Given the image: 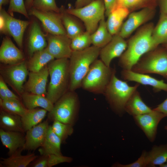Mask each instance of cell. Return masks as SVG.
<instances>
[{"instance_id": "cell-1", "label": "cell", "mask_w": 167, "mask_h": 167, "mask_svg": "<svg viewBox=\"0 0 167 167\" xmlns=\"http://www.w3.org/2000/svg\"><path fill=\"white\" fill-rule=\"evenodd\" d=\"M154 27L152 23L144 25L129 40L127 48L119 60L122 69L131 70L143 56L159 46L152 36Z\"/></svg>"}, {"instance_id": "cell-2", "label": "cell", "mask_w": 167, "mask_h": 167, "mask_svg": "<svg viewBox=\"0 0 167 167\" xmlns=\"http://www.w3.org/2000/svg\"><path fill=\"white\" fill-rule=\"evenodd\" d=\"M47 67L50 79L46 97L53 104L69 90V59H56Z\"/></svg>"}, {"instance_id": "cell-3", "label": "cell", "mask_w": 167, "mask_h": 167, "mask_svg": "<svg viewBox=\"0 0 167 167\" xmlns=\"http://www.w3.org/2000/svg\"><path fill=\"white\" fill-rule=\"evenodd\" d=\"M101 48L90 46L84 50L73 51L69 59V90L81 87L82 82L92 64L99 55Z\"/></svg>"}, {"instance_id": "cell-4", "label": "cell", "mask_w": 167, "mask_h": 167, "mask_svg": "<svg viewBox=\"0 0 167 167\" xmlns=\"http://www.w3.org/2000/svg\"><path fill=\"white\" fill-rule=\"evenodd\" d=\"M114 68L110 81L104 93L110 108L116 114L122 116L125 112L127 101L137 89L139 84L129 85L126 81L118 78Z\"/></svg>"}, {"instance_id": "cell-5", "label": "cell", "mask_w": 167, "mask_h": 167, "mask_svg": "<svg viewBox=\"0 0 167 167\" xmlns=\"http://www.w3.org/2000/svg\"><path fill=\"white\" fill-rule=\"evenodd\" d=\"M79 108L78 95L75 91L69 90L54 104L52 109L49 112L48 119L74 126L77 119Z\"/></svg>"}, {"instance_id": "cell-6", "label": "cell", "mask_w": 167, "mask_h": 167, "mask_svg": "<svg viewBox=\"0 0 167 167\" xmlns=\"http://www.w3.org/2000/svg\"><path fill=\"white\" fill-rule=\"evenodd\" d=\"M114 68L97 59L91 66L83 79L82 88L93 93L103 94L111 79Z\"/></svg>"}, {"instance_id": "cell-7", "label": "cell", "mask_w": 167, "mask_h": 167, "mask_svg": "<svg viewBox=\"0 0 167 167\" xmlns=\"http://www.w3.org/2000/svg\"><path fill=\"white\" fill-rule=\"evenodd\" d=\"M132 71L159 75L167 80V51L159 46L143 56L132 67Z\"/></svg>"}, {"instance_id": "cell-8", "label": "cell", "mask_w": 167, "mask_h": 167, "mask_svg": "<svg viewBox=\"0 0 167 167\" xmlns=\"http://www.w3.org/2000/svg\"><path fill=\"white\" fill-rule=\"evenodd\" d=\"M66 11L81 20L86 31L91 34L96 30L100 21L105 16V8L103 0H94L82 7H70Z\"/></svg>"}, {"instance_id": "cell-9", "label": "cell", "mask_w": 167, "mask_h": 167, "mask_svg": "<svg viewBox=\"0 0 167 167\" xmlns=\"http://www.w3.org/2000/svg\"><path fill=\"white\" fill-rule=\"evenodd\" d=\"M0 14L1 31L8 32L18 46L22 48L24 34L29 22L14 18L2 8Z\"/></svg>"}, {"instance_id": "cell-10", "label": "cell", "mask_w": 167, "mask_h": 167, "mask_svg": "<svg viewBox=\"0 0 167 167\" xmlns=\"http://www.w3.org/2000/svg\"><path fill=\"white\" fill-rule=\"evenodd\" d=\"M29 14L39 19L45 30L50 34L67 35L60 13L42 11L32 7L29 11Z\"/></svg>"}, {"instance_id": "cell-11", "label": "cell", "mask_w": 167, "mask_h": 167, "mask_svg": "<svg viewBox=\"0 0 167 167\" xmlns=\"http://www.w3.org/2000/svg\"><path fill=\"white\" fill-rule=\"evenodd\" d=\"M167 115L152 109L149 113L133 116L137 126L142 130L148 140L153 142L155 139L158 124Z\"/></svg>"}, {"instance_id": "cell-12", "label": "cell", "mask_w": 167, "mask_h": 167, "mask_svg": "<svg viewBox=\"0 0 167 167\" xmlns=\"http://www.w3.org/2000/svg\"><path fill=\"white\" fill-rule=\"evenodd\" d=\"M155 12V9L150 8L131 12L123 24L118 34L124 39L128 37L140 26L152 19Z\"/></svg>"}, {"instance_id": "cell-13", "label": "cell", "mask_w": 167, "mask_h": 167, "mask_svg": "<svg viewBox=\"0 0 167 167\" xmlns=\"http://www.w3.org/2000/svg\"><path fill=\"white\" fill-rule=\"evenodd\" d=\"M71 41L67 35L51 34L48 37L46 48L54 58L69 59L73 51L71 47Z\"/></svg>"}, {"instance_id": "cell-14", "label": "cell", "mask_w": 167, "mask_h": 167, "mask_svg": "<svg viewBox=\"0 0 167 167\" xmlns=\"http://www.w3.org/2000/svg\"><path fill=\"white\" fill-rule=\"evenodd\" d=\"M127 42L118 33L113 36L111 41L101 48L99 55L101 60L110 67L112 60L120 57L127 48Z\"/></svg>"}, {"instance_id": "cell-15", "label": "cell", "mask_w": 167, "mask_h": 167, "mask_svg": "<svg viewBox=\"0 0 167 167\" xmlns=\"http://www.w3.org/2000/svg\"><path fill=\"white\" fill-rule=\"evenodd\" d=\"M49 125L48 119L27 130L24 150H35L41 147L45 141Z\"/></svg>"}, {"instance_id": "cell-16", "label": "cell", "mask_w": 167, "mask_h": 167, "mask_svg": "<svg viewBox=\"0 0 167 167\" xmlns=\"http://www.w3.org/2000/svg\"><path fill=\"white\" fill-rule=\"evenodd\" d=\"M24 87L28 92L44 96L46 95V86L49 75L47 66L37 72L30 71Z\"/></svg>"}, {"instance_id": "cell-17", "label": "cell", "mask_w": 167, "mask_h": 167, "mask_svg": "<svg viewBox=\"0 0 167 167\" xmlns=\"http://www.w3.org/2000/svg\"><path fill=\"white\" fill-rule=\"evenodd\" d=\"M121 76L125 80L151 86L155 92L162 90L167 92V84L163 80H158L145 74L135 72L131 70L122 69Z\"/></svg>"}, {"instance_id": "cell-18", "label": "cell", "mask_w": 167, "mask_h": 167, "mask_svg": "<svg viewBox=\"0 0 167 167\" xmlns=\"http://www.w3.org/2000/svg\"><path fill=\"white\" fill-rule=\"evenodd\" d=\"M23 58L22 52L11 39L8 37L4 38L0 48V61L6 64L13 65L22 62Z\"/></svg>"}, {"instance_id": "cell-19", "label": "cell", "mask_w": 167, "mask_h": 167, "mask_svg": "<svg viewBox=\"0 0 167 167\" xmlns=\"http://www.w3.org/2000/svg\"><path fill=\"white\" fill-rule=\"evenodd\" d=\"M24 133L0 129V138L3 146L8 149L9 156L18 150L23 148L25 142ZM24 150V149H23Z\"/></svg>"}, {"instance_id": "cell-20", "label": "cell", "mask_w": 167, "mask_h": 167, "mask_svg": "<svg viewBox=\"0 0 167 167\" xmlns=\"http://www.w3.org/2000/svg\"><path fill=\"white\" fill-rule=\"evenodd\" d=\"M28 66L24 61L13 65L8 68L6 75L12 85L19 92H21L23 84L28 74Z\"/></svg>"}, {"instance_id": "cell-21", "label": "cell", "mask_w": 167, "mask_h": 167, "mask_svg": "<svg viewBox=\"0 0 167 167\" xmlns=\"http://www.w3.org/2000/svg\"><path fill=\"white\" fill-rule=\"evenodd\" d=\"M130 13L125 7L116 6L109 13L106 22L107 28L112 36L118 33L124 20Z\"/></svg>"}, {"instance_id": "cell-22", "label": "cell", "mask_w": 167, "mask_h": 167, "mask_svg": "<svg viewBox=\"0 0 167 167\" xmlns=\"http://www.w3.org/2000/svg\"><path fill=\"white\" fill-rule=\"evenodd\" d=\"M60 13L67 35L71 40L85 32L84 26L76 17L67 12L63 6L60 8Z\"/></svg>"}, {"instance_id": "cell-23", "label": "cell", "mask_w": 167, "mask_h": 167, "mask_svg": "<svg viewBox=\"0 0 167 167\" xmlns=\"http://www.w3.org/2000/svg\"><path fill=\"white\" fill-rule=\"evenodd\" d=\"M23 150V148L19 149L8 158H1L0 167H26L38 157L34 153L21 155Z\"/></svg>"}, {"instance_id": "cell-24", "label": "cell", "mask_w": 167, "mask_h": 167, "mask_svg": "<svg viewBox=\"0 0 167 167\" xmlns=\"http://www.w3.org/2000/svg\"><path fill=\"white\" fill-rule=\"evenodd\" d=\"M47 44L39 25L36 22L32 24L28 40V52L31 57L36 52L46 47Z\"/></svg>"}, {"instance_id": "cell-25", "label": "cell", "mask_w": 167, "mask_h": 167, "mask_svg": "<svg viewBox=\"0 0 167 167\" xmlns=\"http://www.w3.org/2000/svg\"><path fill=\"white\" fill-rule=\"evenodd\" d=\"M62 143L60 138L52 130L51 126L49 125L45 141L39 152L41 155H62L61 148Z\"/></svg>"}, {"instance_id": "cell-26", "label": "cell", "mask_w": 167, "mask_h": 167, "mask_svg": "<svg viewBox=\"0 0 167 167\" xmlns=\"http://www.w3.org/2000/svg\"><path fill=\"white\" fill-rule=\"evenodd\" d=\"M21 96L24 105L28 109L40 107L49 112L53 108L54 104L43 96L26 92L23 93Z\"/></svg>"}, {"instance_id": "cell-27", "label": "cell", "mask_w": 167, "mask_h": 167, "mask_svg": "<svg viewBox=\"0 0 167 167\" xmlns=\"http://www.w3.org/2000/svg\"><path fill=\"white\" fill-rule=\"evenodd\" d=\"M125 110V112L134 116L150 112L152 109L144 102L139 92L136 90L126 103Z\"/></svg>"}, {"instance_id": "cell-28", "label": "cell", "mask_w": 167, "mask_h": 167, "mask_svg": "<svg viewBox=\"0 0 167 167\" xmlns=\"http://www.w3.org/2000/svg\"><path fill=\"white\" fill-rule=\"evenodd\" d=\"M0 129L7 131L25 132L21 116L5 111L2 109L0 113Z\"/></svg>"}, {"instance_id": "cell-29", "label": "cell", "mask_w": 167, "mask_h": 167, "mask_svg": "<svg viewBox=\"0 0 167 167\" xmlns=\"http://www.w3.org/2000/svg\"><path fill=\"white\" fill-rule=\"evenodd\" d=\"M146 159L147 167L160 166L167 161V143L153 146L151 150L146 151Z\"/></svg>"}, {"instance_id": "cell-30", "label": "cell", "mask_w": 167, "mask_h": 167, "mask_svg": "<svg viewBox=\"0 0 167 167\" xmlns=\"http://www.w3.org/2000/svg\"><path fill=\"white\" fill-rule=\"evenodd\" d=\"M113 36L107 28L104 17L100 21L96 30L91 35L92 45L101 49L111 41Z\"/></svg>"}, {"instance_id": "cell-31", "label": "cell", "mask_w": 167, "mask_h": 167, "mask_svg": "<svg viewBox=\"0 0 167 167\" xmlns=\"http://www.w3.org/2000/svg\"><path fill=\"white\" fill-rule=\"evenodd\" d=\"M54 58L46 48L34 53L28 62V68L30 71H38Z\"/></svg>"}, {"instance_id": "cell-32", "label": "cell", "mask_w": 167, "mask_h": 167, "mask_svg": "<svg viewBox=\"0 0 167 167\" xmlns=\"http://www.w3.org/2000/svg\"><path fill=\"white\" fill-rule=\"evenodd\" d=\"M47 111L42 108L28 109L21 117L22 126L25 132L41 122L45 117Z\"/></svg>"}, {"instance_id": "cell-33", "label": "cell", "mask_w": 167, "mask_h": 167, "mask_svg": "<svg viewBox=\"0 0 167 167\" xmlns=\"http://www.w3.org/2000/svg\"><path fill=\"white\" fill-rule=\"evenodd\" d=\"M152 36L158 45L167 43V15L161 13L158 22L153 29Z\"/></svg>"}, {"instance_id": "cell-34", "label": "cell", "mask_w": 167, "mask_h": 167, "mask_svg": "<svg viewBox=\"0 0 167 167\" xmlns=\"http://www.w3.org/2000/svg\"><path fill=\"white\" fill-rule=\"evenodd\" d=\"M158 0H117L115 6L125 7L130 12L145 8L155 9Z\"/></svg>"}, {"instance_id": "cell-35", "label": "cell", "mask_w": 167, "mask_h": 167, "mask_svg": "<svg viewBox=\"0 0 167 167\" xmlns=\"http://www.w3.org/2000/svg\"><path fill=\"white\" fill-rule=\"evenodd\" d=\"M0 105L2 110L21 117L24 116L28 110L19 99L2 100L0 99Z\"/></svg>"}, {"instance_id": "cell-36", "label": "cell", "mask_w": 167, "mask_h": 167, "mask_svg": "<svg viewBox=\"0 0 167 167\" xmlns=\"http://www.w3.org/2000/svg\"><path fill=\"white\" fill-rule=\"evenodd\" d=\"M51 127L54 132L61 140L62 143L65 142L68 137L74 131L73 125L57 120L53 121Z\"/></svg>"}, {"instance_id": "cell-37", "label": "cell", "mask_w": 167, "mask_h": 167, "mask_svg": "<svg viewBox=\"0 0 167 167\" xmlns=\"http://www.w3.org/2000/svg\"><path fill=\"white\" fill-rule=\"evenodd\" d=\"M91 35L86 31L71 39V47L72 51L82 50L90 47L92 44Z\"/></svg>"}, {"instance_id": "cell-38", "label": "cell", "mask_w": 167, "mask_h": 167, "mask_svg": "<svg viewBox=\"0 0 167 167\" xmlns=\"http://www.w3.org/2000/svg\"><path fill=\"white\" fill-rule=\"evenodd\" d=\"M32 7L40 11L59 13L60 8L57 6L55 0H33Z\"/></svg>"}, {"instance_id": "cell-39", "label": "cell", "mask_w": 167, "mask_h": 167, "mask_svg": "<svg viewBox=\"0 0 167 167\" xmlns=\"http://www.w3.org/2000/svg\"><path fill=\"white\" fill-rule=\"evenodd\" d=\"M8 12L9 13H19L28 17L24 0H10Z\"/></svg>"}, {"instance_id": "cell-40", "label": "cell", "mask_w": 167, "mask_h": 167, "mask_svg": "<svg viewBox=\"0 0 167 167\" xmlns=\"http://www.w3.org/2000/svg\"><path fill=\"white\" fill-rule=\"evenodd\" d=\"M0 97L2 100L11 99H19L7 87L2 78L0 79Z\"/></svg>"}, {"instance_id": "cell-41", "label": "cell", "mask_w": 167, "mask_h": 167, "mask_svg": "<svg viewBox=\"0 0 167 167\" xmlns=\"http://www.w3.org/2000/svg\"><path fill=\"white\" fill-rule=\"evenodd\" d=\"M72 161L71 157L62 155L50 154L49 155L48 166V167H52L60 163H70Z\"/></svg>"}, {"instance_id": "cell-42", "label": "cell", "mask_w": 167, "mask_h": 167, "mask_svg": "<svg viewBox=\"0 0 167 167\" xmlns=\"http://www.w3.org/2000/svg\"><path fill=\"white\" fill-rule=\"evenodd\" d=\"M146 151H143L140 157L135 162L128 164H122L119 163L114 164L112 166L116 167H147L146 155Z\"/></svg>"}, {"instance_id": "cell-43", "label": "cell", "mask_w": 167, "mask_h": 167, "mask_svg": "<svg viewBox=\"0 0 167 167\" xmlns=\"http://www.w3.org/2000/svg\"><path fill=\"white\" fill-rule=\"evenodd\" d=\"M38 158H36L30 164L32 167H48L49 155H41Z\"/></svg>"}, {"instance_id": "cell-44", "label": "cell", "mask_w": 167, "mask_h": 167, "mask_svg": "<svg viewBox=\"0 0 167 167\" xmlns=\"http://www.w3.org/2000/svg\"><path fill=\"white\" fill-rule=\"evenodd\" d=\"M105 8V15L108 16L113 9L115 7L117 0H103Z\"/></svg>"}, {"instance_id": "cell-45", "label": "cell", "mask_w": 167, "mask_h": 167, "mask_svg": "<svg viewBox=\"0 0 167 167\" xmlns=\"http://www.w3.org/2000/svg\"><path fill=\"white\" fill-rule=\"evenodd\" d=\"M153 109L159 111L167 115V98Z\"/></svg>"}, {"instance_id": "cell-46", "label": "cell", "mask_w": 167, "mask_h": 167, "mask_svg": "<svg viewBox=\"0 0 167 167\" xmlns=\"http://www.w3.org/2000/svg\"><path fill=\"white\" fill-rule=\"evenodd\" d=\"M161 13L167 15V0H158Z\"/></svg>"}, {"instance_id": "cell-47", "label": "cell", "mask_w": 167, "mask_h": 167, "mask_svg": "<svg viewBox=\"0 0 167 167\" xmlns=\"http://www.w3.org/2000/svg\"><path fill=\"white\" fill-rule=\"evenodd\" d=\"M94 0H76L75 8H79L84 7L91 3Z\"/></svg>"}, {"instance_id": "cell-48", "label": "cell", "mask_w": 167, "mask_h": 167, "mask_svg": "<svg viewBox=\"0 0 167 167\" xmlns=\"http://www.w3.org/2000/svg\"><path fill=\"white\" fill-rule=\"evenodd\" d=\"M33 0H25V6L28 8L32 7V3Z\"/></svg>"}, {"instance_id": "cell-49", "label": "cell", "mask_w": 167, "mask_h": 167, "mask_svg": "<svg viewBox=\"0 0 167 167\" xmlns=\"http://www.w3.org/2000/svg\"><path fill=\"white\" fill-rule=\"evenodd\" d=\"M9 0H0V9L2 8V6L3 5L7 4L9 2Z\"/></svg>"}, {"instance_id": "cell-50", "label": "cell", "mask_w": 167, "mask_h": 167, "mask_svg": "<svg viewBox=\"0 0 167 167\" xmlns=\"http://www.w3.org/2000/svg\"><path fill=\"white\" fill-rule=\"evenodd\" d=\"M160 167H167V162H166L165 163L159 166Z\"/></svg>"}, {"instance_id": "cell-51", "label": "cell", "mask_w": 167, "mask_h": 167, "mask_svg": "<svg viewBox=\"0 0 167 167\" xmlns=\"http://www.w3.org/2000/svg\"><path fill=\"white\" fill-rule=\"evenodd\" d=\"M162 45V46L164 47L167 51V43L164 44Z\"/></svg>"}, {"instance_id": "cell-52", "label": "cell", "mask_w": 167, "mask_h": 167, "mask_svg": "<svg viewBox=\"0 0 167 167\" xmlns=\"http://www.w3.org/2000/svg\"><path fill=\"white\" fill-rule=\"evenodd\" d=\"M165 129L167 132V125L165 126Z\"/></svg>"}]
</instances>
